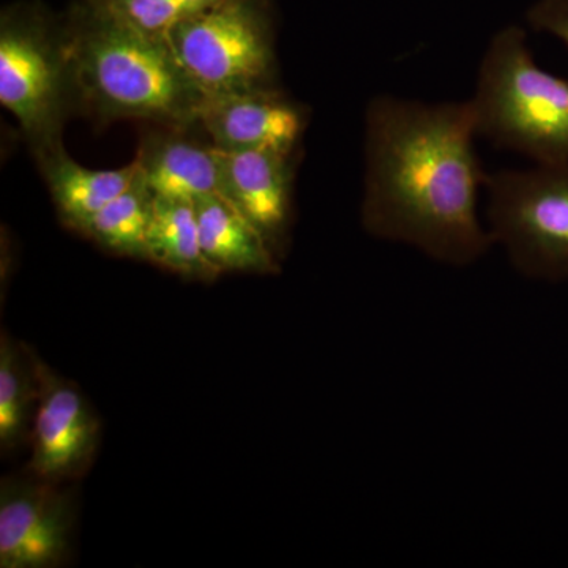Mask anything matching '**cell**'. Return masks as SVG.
<instances>
[{
  "instance_id": "14",
  "label": "cell",
  "mask_w": 568,
  "mask_h": 568,
  "mask_svg": "<svg viewBox=\"0 0 568 568\" xmlns=\"http://www.w3.org/2000/svg\"><path fill=\"white\" fill-rule=\"evenodd\" d=\"M148 261L185 278L211 282L220 272L203 252L194 201L155 196L148 234Z\"/></svg>"
},
{
  "instance_id": "4",
  "label": "cell",
  "mask_w": 568,
  "mask_h": 568,
  "mask_svg": "<svg viewBox=\"0 0 568 568\" xmlns=\"http://www.w3.org/2000/svg\"><path fill=\"white\" fill-rule=\"evenodd\" d=\"M168 41L204 97L275 88L274 18L268 0H220L182 18Z\"/></svg>"
},
{
  "instance_id": "16",
  "label": "cell",
  "mask_w": 568,
  "mask_h": 568,
  "mask_svg": "<svg viewBox=\"0 0 568 568\" xmlns=\"http://www.w3.org/2000/svg\"><path fill=\"white\" fill-rule=\"evenodd\" d=\"M152 209L153 193L140 166L125 192L104 205L80 233L108 252L148 261Z\"/></svg>"
},
{
  "instance_id": "3",
  "label": "cell",
  "mask_w": 568,
  "mask_h": 568,
  "mask_svg": "<svg viewBox=\"0 0 568 568\" xmlns=\"http://www.w3.org/2000/svg\"><path fill=\"white\" fill-rule=\"evenodd\" d=\"M473 104L478 136L536 164H568V78L541 69L519 26L489 40Z\"/></svg>"
},
{
  "instance_id": "7",
  "label": "cell",
  "mask_w": 568,
  "mask_h": 568,
  "mask_svg": "<svg viewBox=\"0 0 568 568\" xmlns=\"http://www.w3.org/2000/svg\"><path fill=\"white\" fill-rule=\"evenodd\" d=\"M73 499L55 481L29 474L0 485V567L55 568L69 558Z\"/></svg>"
},
{
  "instance_id": "13",
  "label": "cell",
  "mask_w": 568,
  "mask_h": 568,
  "mask_svg": "<svg viewBox=\"0 0 568 568\" xmlns=\"http://www.w3.org/2000/svg\"><path fill=\"white\" fill-rule=\"evenodd\" d=\"M39 163L59 216L78 233L104 205L125 192L140 170L136 159L121 170H88L73 162L63 148L39 160Z\"/></svg>"
},
{
  "instance_id": "19",
  "label": "cell",
  "mask_w": 568,
  "mask_h": 568,
  "mask_svg": "<svg viewBox=\"0 0 568 568\" xmlns=\"http://www.w3.org/2000/svg\"><path fill=\"white\" fill-rule=\"evenodd\" d=\"M179 2H181L190 13H193V11L207 9V7L220 2V0H179Z\"/></svg>"
},
{
  "instance_id": "10",
  "label": "cell",
  "mask_w": 568,
  "mask_h": 568,
  "mask_svg": "<svg viewBox=\"0 0 568 568\" xmlns=\"http://www.w3.org/2000/svg\"><path fill=\"white\" fill-rule=\"evenodd\" d=\"M306 122L305 108L276 88L204 97L197 110V125L220 149L295 153Z\"/></svg>"
},
{
  "instance_id": "15",
  "label": "cell",
  "mask_w": 568,
  "mask_h": 568,
  "mask_svg": "<svg viewBox=\"0 0 568 568\" xmlns=\"http://www.w3.org/2000/svg\"><path fill=\"white\" fill-rule=\"evenodd\" d=\"M39 383L33 353L13 342L6 332L0 336V450L10 454L31 439Z\"/></svg>"
},
{
  "instance_id": "9",
  "label": "cell",
  "mask_w": 568,
  "mask_h": 568,
  "mask_svg": "<svg viewBox=\"0 0 568 568\" xmlns=\"http://www.w3.org/2000/svg\"><path fill=\"white\" fill-rule=\"evenodd\" d=\"M224 197L282 253L293 222L294 155L272 149L215 148Z\"/></svg>"
},
{
  "instance_id": "17",
  "label": "cell",
  "mask_w": 568,
  "mask_h": 568,
  "mask_svg": "<svg viewBox=\"0 0 568 568\" xmlns=\"http://www.w3.org/2000/svg\"><path fill=\"white\" fill-rule=\"evenodd\" d=\"M93 3L145 36L168 40L175 24L190 13L179 0H92Z\"/></svg>"
},
{
  "instance_id": "6",
  "label": "cell",
  "mask_w": 568,
  "mask_h": 568,
  "mask_svg": "<svg viewBox=\"0 0 568 568\" xmlns=\"http://www.w3.org/2000/svg\"><path fill=\"white\" fill-rule=\"evenodd\" d=\"M495 246L532 280L568 282V164H534L487 175Z\"/></svg>"
},
{
  "instance_id": "1",
  "label": "cell",
  "mask_w": 568,
  "mask_h": 568,
  "mask_svg": "<svg viewBox=\"0 0 568 568\" xmlns=\"http://www.w3.org/2000/svg\"><path fill=\"white\" fill-rule=\"evenodd\" d=\"M476 138L469 100L373 97L365 111V233L454 267L481 260L495 242L478 215L488 174Z\"/></svg>"
},
{
  "instance_id": "11",
  "label": "cell",
  "mask_w": 568,
  "mask_h": 568,
  "mask_svg": "<svg viewBox=\"0 0 568 568\" xmlns=\"http://www.w3.org/2000/svg\"><path fill=\"white\" fill-rule=\"evenodd\" d=\"M136 159L155 196L190 201L204 194L224 197L222 168L213 144L156 136L142 142Z\"/></svg>"
},
{
  "instance_id": "18",
  "label": "cell",
  "mask_w": 568,
  "mask_h": 568,
  "mask_svg": "<svg viewBox=\"0 0 568 568\" xmlns=\"http://www.w3.org/2000/svg\"><path fill=\"white\" fill-rule=\"evenodd\" d=\"M526 21L534 31L549 33L568 48V0H537Z\"/></svg>"
},
{
  "instance_id": "5",
  "label": "cell",
  "mask_w": 568,
  "mask_h": 568,
  "mask_svg": "<svg viewBox=\"0 0 568 568\" xmlns=\"http://www.w3.org/2000/svg\"><path fill=\"white\" fill-rule=\"evenodd\" d=\"M74 92L65 33L32 9L3 11L0 21V103L13 112L37 160L62 149Z\"/></svg>"
},
{
  "instance_id": "8",
  "label": "cell",
  "mask_w": 568,
  "mask_h": 568,
  "mask_svg": "<svg viewBox=\"0 0 568 568\" xmlns=\"http://www.w3.org/2000/svg\"><path fill=\"white\" fill-rule=\"evenodd\" d=\"M33 364L39 395L29 470L43 480L62 484L81 477L92 465L100 443V422L80 388L55 375L36 354Z\"/></svg>"
},
{
  "instance_id": "12",
  "label": "cell",
  "mask_w": 568,
  "mask_h": 568,
  "mask_svg": "<svg viewBox=\"0 0 568 568\" xmlns=\"http://www.w3.org/2000/svg\"><path fill=\"white\" fill-rule=\"evenodd\" d=\"M201 246L209 263L222 272L276 274L278 254L253 223L219 194L194 200Z\"/></svg>"
},
{
  "instance_id": "2",
  "label": "cell",
  "mask_w": 568,
  "mask_h": 568,
  "mask_svg": "<svg viewBox=\"0 0 568 568\" xmlns=\"http://www.w3.org/2000/svg\"><path fill=\"white\" fill-rule=\"evenodd\" d=\"M65 33L74 92L99 118L196 125L204 95L170 41L145 36L84 0Z\"/></svg>"
}]
</instances>
